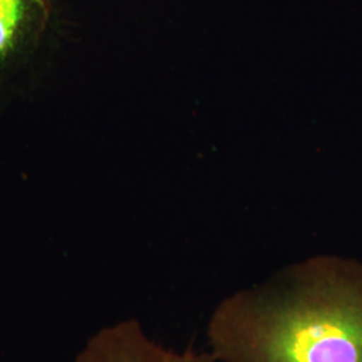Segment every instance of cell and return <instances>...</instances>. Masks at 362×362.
Wrapping results in <instances>:
<instances>
[{"label": "cell", "instance_id": "obj_1", "mask_svg": "<svg viewBox=\"0 0 362 362\" xmlns=\"http://www.w3.org/2000/svg\"><path fill=\"white\" fill-rule=\"evenodd\" d=\"M206 336L219 362H362V263L287 266L219 300Z\"/></svg>", "mask_w": 362, "mask_h": 362}, {"label": "cell", "instance_id": "obj_2", "mask_svg": "<svg viewBox=\"0 0 362 362\" xmlns=\"http://www.w3.org/2000/svg\"><path fill=\"white\" fill-rule=\"evenodd\" d=\"M76 362H219L197 350L167 349L146 336L137 320L106 326L91 337Z\"/></svg>", "mask_w": 362, "mask_h": 362}, {"label": "cell", "instance_id": "obj_3", "mask_svg": "<svg viewBox=\"0 0 362 362\" xmlns=\"http://www.w3.org/2000/svg\"><path fill=\"white\" fill-rule=\"evenodd\" d=\"M52 11V0H0V82L37 52Z\"/></svg>", "mask_w": 362, "mask_h": 362}]
</instances>
